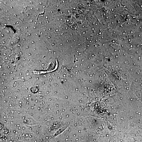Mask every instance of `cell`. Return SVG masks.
Segmentation results:
<instances>
[{"instance_id":"1","label":"cell","mask_w":142,"mask_h":142,"mask_svg":"<svg viewBox=\"0 0 142 142\" xmlns=\"http://www.w3.org/2000/svg\"><path fill=\"white\" fill-rule=\"evenodd\" d=\"M9 31H7V33H9Z\"/></svg>"},{"instance_id":"2","label":"cell","mask_w":142,"mask_h":142,"mask_svg":"<svg viewBox=\"0 0 142 142\" xmlns=\"http://www.w3.org/2000/svg\"><path fill=\"white\" fill-rule=\"evenodd\" d=\"M2 36L3 37L4 36V35L2 34Z\"/></svg>"},{"instance_id":"3","label":"cell","mask_w":142,"mask_h":142,"mask_svg":"<svg viewBox=\"0 0 142 142\" xmlns=\"http://www.w3.org/2000/svg\"><path fill=\"white\" fill-rule=\"evenodd\" d=\"M23 40H24V41L25 40V39H23Z\"/></svg>"},{"instance_id":"4","label":"cell","mask_w":142,"mask_h":142,"mask_svg":"<svg viewBox=\"0 0 142 142\" xmlns=\"http://www.w3.org/2000/svg\"><path fill=\"white\" fill-rule=\"evenodd\" d=\"M29 36L30 35V34H29Z\"/></svg>"},{"instance_id":"5","label":"cell","mask_w":142,"mask_h":142,"mask_svg":"<svg viewBox=\"0 0 142 142\" xmlns=\"http://www.w3.org/2000/svg\"><path fill=\"white\" fill-rule=\"evenodd\" d=\"M37 23V22H35V24H36Z\"/></svg>"},{"instance_id":"6","label":"cell","mask_w":142,"mask_h":142,"mask_svg":"<svg viewBox=\"0 0 142 142\" xmlns=\"http://www.w3.org/2000/svg\"><path fill=\"white\" fill-rule=\"evenodd\" d=\"M40 4H42V3H40Z\"/></svg>"},{"instance_id":"7","label":"cell","mask_w":142,"mask_h":142,"mask_svg":"<svg viewBox=\"0 0 142 142\" xmlns=\"http://www.w3.org/2000/svg\"><path fill=\"white\" fill-rule=\"evenodd\" d=\"M14 25H15V23H14Z\"/></svg>"},{"instance_id":"8","label":"cell","mask_w":142,"mask_h":142,"mask_svg":"<svg viewBox=\"0 0 142 142\" xmlns=\"http://www.w3.org/2000/svg\"><path fill=\"white\" fill-rule=\"evenodd\" d=\"M11 8H12V9L13 8V7H11Z\"/></svg>"},{"instance_id":"9","label":"cell","mask_w":142,"mask_h":142,"mask_svg":"<svg viewBox=\"0 0 142 142\" xmlns=\"http://www.w3.org/2000/svg\"><path fill=\"white\" fill-rule=\"evenodd\" d=\"M36 28V27H34V28Z\"/></svg>"},{"instance_id":"10","label":"cell","mask_w":142,"mask_h":142,"mask_svg":"<svg viewBox=\"0 0 142 142\" xmlns=\"http://www.w3.org/2000/svg\"><path fill=\"white\" fill-rule=\"evenodd\" d=\"M8 20L9 21H10V19H8Z\"/></svg>"},{"instance_id":"11","label":"cell","mask_w":142,"mask_h":142,"mask_svg":"<svg viewBox=\"0 0 142 142\" xmlns=\"http://www.w3.org/2000/svg\"><path fill=\"white\" fill-rule=\"evenodd\" d=\"M26 28L27 29V27H26Z\"/></svg>"},{"instance_id":"12","label":"cell","mask_w":142,"mask_h":142,"mask_svg":"<svg viewBox=\"0 0 142 142\" xmlns=\"http://www.w3.org/2000/svg\"><path fill=\"white\" fill-rule=\"evenodd\" d=\"M32 42V43H34V42Z\"/></svg>"},{"instance_id":"13","label":"cell","mask_w":142,"mask_h":142,"mask_svg":"<svg viewBox=\"0 0 142 142\" xmlns=\"http://www.w3.org/2000/svg\"><path fill=\"white\" fill-rule=\"evenodd\" d=\"M3 43H5V41H4L3 42Z\"/></svg>"},{"instance_id":"14","label":"cell","mask_w":142,"mask_h":142,"mask_svg":"<svg viewBox=\"0 0 142 142\" xmlns=\"http://www.w3.org/2000/svg\"><path fill=\"white\" fill-rule=\"evenodd\" d=\"M47 17H46V18H47Z\"/></svg>"},{"instance_id":"15","label":"cell","mask_w":142,"mask_h":142,"mask_svg":"<svg viewBox=\"0 0 142 142\" xmlns=\"http://www.w3.org/2000/svg\"><path fill=\"white\" fill-rule=\"evenodd\" d=\"M9 38H10V39H11V37H9Z\"/></svg>"},{"instance_id":"16","label":"cell","mask_w":142,"mask_h":142,"mask_svg":"<svg viewBox=\"0 0 142 142\" xmlns=\"http://www.w3.org/2000/svg\"><path fill=\"white\" fill-rule=\"evenodd\" d=\"M27 16H28V14H27Z\"/></svg>"},{"instance_id":"17","label":"cell","mask_w":142,"mask_h":142,"mask_svg":"<svg viewBox=\"0 0 142 142\" xmlns=\"http://www.w3.org/2000/svg\"><path fill=\"white\" fill-rule=\"evenodd\" d=\"M19 23L18 22H17V23Z\"/></svg>"},{"instance_id":"18","label":"cell","mask_w":142,"mask_h":142,"mask_svg":"<svg viewBox=\"0 0 142 142\" xmlns=\"http://www.w3.org/2000/svg\"><path fill=\"white\" fill-rule=\"evenodd\" d=\"M37 10H39L38 9H37Z\"/></svg>"},{"instance_id":"19","label":"cell","mask_w":142,"mask_h":142,"mask_svg":"<svg viewBox=\"0 0 142 142\" xmlns=\"http://www.w3.org/2000/svg\"><path fill=\"white\" fill-rule=\"evenodd\" d=\"M6 4V3H5V4Z\"/></svg>"},{"instance_id":"20","label":"cell","mask_w":142,"mask_h":142,"mask_svg":"<svg viewBox=\"0 0 142 142\" xmlns=\"http://www.w3.org/2000/svg\"><path fill=\"white\" fill-rule=\"evenodd\" d=\"M41 34H42V33H41Z\"/></svg>"},{"instance_id":"21","label":"cell","mask_w":142,"mask_h":142,"mask_svg":"<svg viewBox=\"0 0 142 142\" xmlns=\"http://www.w3.org/2000/svg\"><path fill=\"white\" fill-rule=\"evenodd\" d=\"M19 30H20V29H19Z\"/></svg>"},{"instance_id":"22","label":"cell","mask_w":142,"mask_h":142,"mask_svg":"<svg viewBox=\"0 0 142 142\" xmlns=\"http://www.w3.org/2000/svg\"><path fill=\"white\" fill-rule=\"evenodd\" d=\"M34 16H35V17H36V15H35Z\"/></svg>"},{"instance_id":"23","label":"cell","mask_w":142,"mask_h":142,"mask_svg":"<svg viewBox=\"0 0 142 142\" xmlns=\"http://www.w3.org/2000/svg\"><path fill=\"white\" fill-rule=\"evenodd\" d=\"M36 35H37V34H36Z\"/></svg>"},{"instance_id":"24","label":"cell","mask_w":142,"mask_h":142,"mask_svg":"<svg viewBox=\"0 0 142 142\" xmlns=\"http://www.w3.org/2000/svg\"><path fill=\"white\" fill-rule=\"evenodd\" d=\"M36 22L37 21V20H36Z\"/></svg>"},{"instance_id":"25","label":"cell","mask_w":142,"mask_h":142,"mask_svg":"<svg viewBox=\"0 0 142 142\" xmlns=\"http://www.w3.org/2000/svg\"><path fill=\"white\" fill-rule=\"evenodd\" d=\"M18 46H20V45H18Z\"/></svg>"},{"instance_id":"26","label":"cell","mask_w":142,"mask_h":142,"mask_svg":"<svg viewBox=\"0 0 142 142\" xmlns=\"http://www.w3.org/2000/svg\"><path fill=\"white\" fill-rule=\"evenodd\" d=\"M28 48V47H27V48Z\"/></svg>"},{"instance_id":"27","label":"cell","mask_w":142,"mask_h":142,"mask_svg":"<svg viewBox=\"0 0 142 142\" xmlns=\"http://www.w3.org/2000/svg\"><path fill=\"white\" fill-rule=\"evenodd\" d=\"M22 21H23V20L22 19Z\"/></svg>"},{"instance_id":"28","label":"cell","mask_w":142,"mask_h":142,"mask_svg":"<svg viewBox=\"0 0 142 142\" xmlns=\"http://www.w3.org/2000/svg\"><path fill=\"white\" fill-rule=\"evenodd\" d=\"M6 25V24H5V25Z\"/></svg>"}]
</instances>
